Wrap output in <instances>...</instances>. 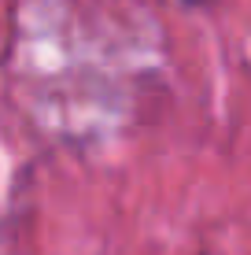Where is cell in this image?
Returning a JSON list of instances; mask_svg holds the SVG:
<instances>
[{
  "instance_id": "cell-1",
  "label": "cell",
  "mask_w": 251,
  "mask_h": 255,
  "mask_svg": "<svg viewBox=\"0 0 251 255\" xmlns=\"http://www.w3.org/2000/svg\"><path fill=\"white\" fill-rule=\"evenodd\" d=\"M181 4H188V7H200V4H214V0H181Z\"/></svg>"
}]
</instances>
